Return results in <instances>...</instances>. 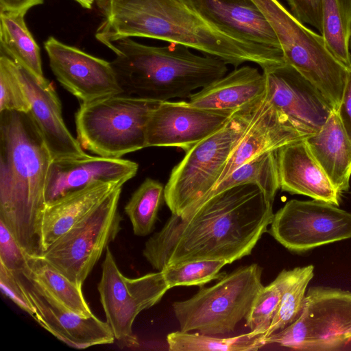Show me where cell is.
<instances>
[{
	"instance_id": "1",
	"label": "cell",
	"mask_w": 351,
	"mask_h": 351,
	"mask_svg": "<svg viewBox=\"0 0 351 351\" xmlns=\"http://www.w3.org/2000/svg\"><path fill=\"white\" fill-rule=\"evenodd\" d=\"M273 202L255 184L230 188L184 217L172 214L147 241L143 254L158 271L202 260L231 264L250 255L268 230Z\"/></svg>"
},
{
	"instance_id": "2",
	"label": "cell",
	"mask_w": 351,
	"mask_h": 351,
	"mask_svg": "<svg viewBox=\"0 0 351 351\" xmlns=\"http://www.w3.org/2000/svg\"><path fill=\"white\" fill-rule=\"evenodd\" d=\"M104 16L96 38L104 45L123 38L145 37L199 51L237 68L245 62L263 70L285 62L281 49L232 37L184 0H97Z\"/></svg>"
},
{
	"instance_id": "3",
	"label": "cell",
	"mask_w": 351,
	"mask_h": 351,
	"mask_svg": "<svg viewBox=\"0 0 351 351\" xmlns=\"http://www.w3.org/2000/svg\"><path fill=\"white\" fill-rule=\"evenodd\" d=\"M52 160L29 112H0V221L32 256L44 252L41 224Z\"/></svg>"
},
{
	"instance_id": "4",
	"label": "cell",
	"mask_w": 351,
	"mask_h": 351,
	"mask_svg": "<svg viewBox=\"0 0 351 351\" xmlns=\"http://www.w3.org/2000/svg\"><path fill=\"white\" fill-rule=\"evenodd\" d=\"M107 47L116 55L110 63L123 94L147 99L189 98L228 71L219 58L182 45L153 47L123 38Z\"/></svg>"
},
{
	"instance_id": "5",
	"label": "cell",
	"mask_w": 351,
	"mask_h": 351,
	"mask_svg": "<svg viewBox=\"0 0 351 351\" xmlns=\"http://www.w3.org/2000/svg\"><path fill=\"white\" fill-rule=\"evenodd\" d=\"M263 96L256 102L235 111L219 130L186 152L182 160L173 168L164 195L172 214L181 216L216 186L229 156L247 130Z\"/></svg>"
},
{
	"instance_id": "6",
	"label": "cell",
	"mask_w": 351,
	"mask_h": 351,
	"mask_svg": "<svg viewBox=\"0 0 351 351\" xmlns=\"http://www.w3.org/2000/svg\"><path fill=\"white\" fill-rule=\"evenodd\" d=\"M161 101L125 94L82 103L75 116L77 139L84 149L121 158L146 147V125Z\"/></svg>"
},
{
	"instance_id": "7",
	"label": "cell",
	"mask_w": 351,
	"mask_h": 351,
	"mask_svg": "<svg viewBox=\"0 0 351 351\" xmlns=\"http://www.w3.org/2000/svg\"><path fill=\"white\" fill-rule=\"evenodd\" d=\"M253 1L275 32L285 62L313 84L336 112L347 69L327 49L322 35L308 28L278 0Z\"/></svg>"
},
{
	"instance_id": "8",
	"label": "cell",
	"mask_w": 351,
	"mask_h": 351,
	"mask_svg": "<svg viewBox=\"0 0 351 351\" xmlns=\"http://www.w3.org/2000/svg\"><path fill=\"white\" fill-rule=\"evenodd\" d=\"M262 272L256 263L240 267L189 299L173 302L180 330L215 336L232 332L263 287Z\"/></svg>"
},
{
	"instance_id": "9",
	"label": "cell",
	"mask_w": 351,
	"mask_h": 351,
	"mask_svg": "<svg viewBox=\"0 0 351 351\" xmlns=\"http://www.w3.org/2000/svg\"><path fill=\"white\" fill-rule=\"evenodd\" d=\"M351 341V291L312 287L306 293L299 317L283 330L264 338L302 351H335Z\"/></svg>"
},
{
	"instance_id": "10",
	"label": "cell",
	"mask_w": 351,
	"mask_h": 351,
	"mask_svg": "<svg viewBox=\"0 0 351 351\" xmlns=\"http://www.w3.org/2000/svg\"><path fill=\"white\" fill-rule=\"evenodd\" d=\"M123 186L51 244L42 256L71 281L82 285L109 243L121 230L118 204Z\"/></svg>"
},
{
	"instance_id": "11",
	"label": "cell",
	"mask_w": 351,
	"mask_h": 351,
	"mask_svg": "<svg viewBox=\"0 0 351 351\" xmlns=\"http://www.w3.org/2000/svg\"><path fill=\"white\" fill-rule=\"evenodd\" d=\"M169 289L161 271L136 278L124 276L110 248L106 247L98 291L106 322L121 344L138 345L132 332L135 318L142 311L159 302Z\"/></svg>"
},
{
	"instance_id": "12",
	"label": "cell",
	"mask_w": 351,
	"mask_h": 351,
	"mask_svg": "<svg viewBox=\"0 0 351 351\" xmlns=\"http://www.w3.org/2000/svg\"><path fill=\"white\" fill-rule=\"evenodd\" d=\"M269 233L288 250L304 253L351 238V213L317 199L287 202L274 215Z\"/></svg>"
},
{
	"instance_id": "13",
	"label": "cell",
	"mask_w": 351,
	"mask_h": 351,
	"mask_svg": "<svg viewBox=\"0 0 351 351\" xmlns=\"http://www.w3.org/2000/svg\"><path fill=\"white\" fill-rule=\"evenodd\" d=\"M263 73L269 103L304 140L318 132L335 111L322 93L288 63Z\"/></svg>"
},
{
	"instance_id": "14",
	"label": "cell",
	"mask_w": 351,
	"mask_h": 351,
	"mask_svg": "<svg viewBox=\"0 0 351 351\" xmlns=\"http://www.w3.org/2000/svg\"><path fill=\"white\" fill-rule=\"evenodd\" d=\"M235 111L206 110L189 101H161L146 125L147 147H171L185 152L219 130Z\"/></svg>"
},
{
	"instance_id": "15",
	"label": "cell",
	"mask_w": 351,
	"mask_h": 351,
	"mask_svg": "<svg viewBox=\"0 0 351 351\" xmlns=\"http://www.w3.org/2000/svg\"><path fill=\"white\" fill-rule=\"evenodd\" d=\"M44 46L58 81L82 103L123 94L110 62L52 36Z\"/></svg>"
},
{
	"instance_id": "16",
	"label": "cell",
	"mask_w": 351,
	"mask_h": 351,
	"mask_svg": "<svg viewBox=\"0 0 351 351\" xmlns=\"http://www.w3.org/2000/svg\"><path fill=\"white\" fill-rule=\"evenodd\" d=\"M23 282L35 307L33 318L61 341L76 349L114 341V336L106 322L94 314L82 317L63 306L33 281L23 277Z\"/></svg>"
},
{
	"instance_id": "17",
	"label": "cell",
	"mask_w": 351,
	"mask_h": 351,
	"mask_svg": "<svg viewBox=\"0 0 351 351\" xmlns=\"http://www.w3.org/2000/svg\"><path fill=\"white\" fill-rule=\"evenodd\" d=\"M138 165L121 158L92 156L53 160L45 188L46 204L93 184L115 183L123 185L134 177Z\"/></svg>"
},
{
	"instance_id": "18",
	"label": "cell",
	"mask_w": 351,
	"mask_h": 351,
	"mask_svg": "<svg viewBox=\"0 0 351 351\" xmlns=\"http://www.w3.org/2000/svg\"><path fill=\"white\" fill-rule=\"evenodd\" d=\"M18 72L30 104L29 113L38 126L53 160L86 156L79 141L64 122L62 106L52 85L40 80L23 67Z\"/></svg>"
},
{
	"instance_id": "19",
	"label": "cell",
	"mask_w": 351,
	"mask_h": 351,
	"mask_svg": "<svg viewBox=\"0 0 351 351\" xmlns=\"http://www.w3.org/2000/svg\"><path fill=\"white\" fill-rule=\"evenodd\" d=\"M205 19L239 40L281 49L271 26L253 0H184Z\"/></svg>"
},
{
	"instance_id": "20",
	"label": "cell",
	"mask_w": 351,
	"mask_h": 351,
	"mask_svg": "<svg viewBox=\"0 0 351 351\" xmlns=\"http://www.w3.org/2000/svg\"><path fill=\"white\" fill-rule=\"evenodd\" d=\"M277 162L282 191L339 206L341 193L330 181L305 140L279 148Z\"/></svg>"
},
{
	"instance_id": "21",
	"label": "cell",
	"mask_w": 351,
	"mask_h": 351,
	"mask_svg": "<svg viewBox=\"0 0 351 351\" xmlns=\"http://www.w3.org/2000/svg\"><path fill=\"white\" fill-rule=\"evenodd\" d=\"M304 140L276 111L266 91L244 135L229 156L216 185L234 169L268 151Z\"/></svg>"
},
{
	"instance_id": "22",
	"label": "cell",
	"mask_w": 351,
	"mask_h": 351,
	"mask_svg": "<svg viewBox=\"0 0 351 351\" xmlns=\"http://www.w3.org/2000/svg\"><path fill=\"white\" fill-rule=\"evenodd\" d=\"M265 91L263 73L243 66L193 93L189 102L203 109L234 112L256 102Z\"/></svg>"
},
{
	"instance_id": "23",
	"label": "cell",
	"mask_w": 351,
	"mask_h": 351,
	"mask_svg": "<svg viewBox=\"0 0 351 351\" xmlns=\"http://www.w3.org/2000/svg\"><path fill=\"white\" fill-rule=\"evenodd\" d=\"M119 186L123 185L115 183L96 184L46 204L41 224L43 251L83 219Z\"/></svg>"
},
{
	"instance_id": "24",
	"label": "cell",
	"mask_w": 351,
	"mask_h": 351,
	"mask_svg": "<svg viewBox=\"0 0 351 351\" xmlns=\"http://www.w3.org/2000/svg\"><path fill=\"white\" fill-rule=\"evenodd\" d=\"M305 141L335 189L341 193L348 191L351 176V141L337 112L333 111L321 130Z\"/></svg>"
},
{
	"instance_id": "25",
	"label": "cell",
	"mask_w": 351,
	"mask_h": 351,
	"mask_svg": "<svg viewBox=\"0 0 351 351\" xmlns=\"http://www.w3.org/2000/svg\"><path fill=\"white\" fill-rule=\"evenodd\" d=\"M24 13L0 12L1 53L40 80L45 79L40 48L27 28Z\"/></svg>"
},
{
	"instance_id": "26",
	"label": "cell",
	"mask_w": 351,
	"mask_h": 351,
	"mask_svg": "<svg viewBox=\"0 0 351 351\" xmlns=\"http://www.w3.org/2000/svg\"><path fill=\"white\" fill-rule=\"evenodd\" d=\"M28 270L23 277L29 279L65 307L88 317L93 313L84 299L82 285L71 281L44 257L27 255Z\"/></svg>"
},
{
	"instance_id": "27",
	"label": "cell",
	"mask_w": 351,
	"mask_h": 351,
	"mask_svg": "<svg viewBox=\"0 0 351 351\" xmlns=\"http://www.w3.org/2000/svg\"><path fill=\"white\" fill-rule=\"evenodd\" d=\"M277 150L264 152L239 166L181 217L195 210L212 196L241 184H252L258 186L274 202L280 189Z\"/></svg>"
},
{
	"instance_id": "28",
	"label": "cell",
	"mask_w": 351,
	"mask_h": 351,
	"mask_svg": "<svg viewBox=\"0 0 351 351\" xmlns=\"http://www.w3.org/2000/svg\"><path fill=\"white\" fill-rule=\"evenodd\" d=\"M313 276L314 266L312 265L283 269L278 274L275 280L281 291L280 301L265 337L283 330L299 317L307 286Z\"/></svg>"
},
{
	"instance_id": "29",
	"label": "cell",
	"mask_w": 351,
	"mask_h": 351,
	"mask_svg": "<svg viewBox=\"0 0 351 351\" xmlns=\"http://www.w3.org/2000/svg\"><path fill=\"white\" fill-rule=\"evenodd\" d=\"M320 34L330 52L351 70V0H322Z\"/></svg>"
},
{
	"instance_id": "30",
	"label": "cell",
	"mask_w": 351,
	"mask_h": 351,
	"mask_svg": "<svg viewBox=\"0 0 351 351\" xmlns=\"http://www.w3.org/2000/svg\"><path fill=\"white\" fill-rule=\"evenodd\" d=\"M263 334L250 331L230 337H217L197 332H183L180 330L167 336L171 351H255L264 346Z\"/></svg>"
},
{
	"instance_id": "31",
	"label": "cell",
	"mask_w": 351,
	"mask_h": 351,
	"mask_svg": "<svg viewBox=\"0 0 351 351\" xmlns=\"http://www.w3.org/2000/svg\"><path fill=\"white\" fill-rule=\"evenodd\" d=\"M165 187L158 181L147 178L133 193L124 208L134 234L145 237L154 229L158 213L165 200Z\"/></svg>"
},
{
	"instance_id": "32",
	"label": "cell",
	"mask_w": 351,
	"mask_h": 351,
	"mask_svg": "<svg viewBox=\"0 0 351 351\" xmlns=\"http://www.w3.org/2000/svg\"><path fill=\"white\" fill-rule=\"evenodd\" d=\"M223 260H202L172 265L161 271L169 289L175 287H203L213 280H220L226 274L220 273L226 265Z\"/></svg>"
},
{
	"instance_id": "33",
	"label": "cell",
	"mask_w": 351,
	"mask_h": 351,
	"mask_svg": "<svg viewBox=\"0 0 351 351\" xmlns=\"http://www.w3.org/2000/svg\"><path fill=\"white\" fill-rule=\"evenodd\" d=\"M30 104L20 80L17 64L7 56H0V112H28Z\"/></svg>"
},
{
	"instance_id": "34",
	"label": "cell",
	"mask_w": 351,
	"mask_h": 351,
	"mask_svg": "<svg viewBox=\"0 0 351 351\" xmlns=\"http://www.w3.org/2000/svg\"><path fill=\"white\" fill-rule=\"evenodd\" d=\"M281 298L280 287L274 280L260 290L245 317V326L255 334L264 336L277 312Z\"/></svg>"
},
{
	"instance_id": "35",
	"label": "cell",
	"mask_w": 351,
	"mask_h": 351,
	"mask_svg": "<svg viewBox=\"0 0 351 351\" xmlns=\"http://www.w3.org/2000/svg\"><path fill=\"white\" fill-rule=\"evenodd\" d=\"M0 263L20 276H23L29 268L27 254L2 221H0Z\"/></svg>"
},
{
	"instance_id": "36",
	"label": "cell",
	"mask_w": 351,
	"mask_h": 351,
	"mask_svg": "<svg viewBox=\"0 0 351 351\" xmlns=\"http://www.w3.org/2000/svg\"><path fill=\"white\" fill-rule=\"evenodd\" d=\"M0 287L5 295L33 317L35 307L28 295L23 276L14 274L1 263Z\"/></svg>"
},
{
	"instance_id": "37",
	"label": "cell",
	"mask_w": 351,
	"mask_h": 351,
	"mask_svg": "<svg viewBox=\"0 0 351 351\" xmlns=\"http://www.w3.org/2000/svg\"><path fill=\"white\" fill-rule=\"evenodd\" d=\"M292 14L304 24L322 28V0H286Z\"/></svg>"
},
{
	"instance_id": "38",
	"label": "cell",
	"mask_w": 351,
	"mask_h": 351,
	"mask_svg": "<svg viewBox=\"0 0 351 351\" xmlns=\"http://www.w3.org/2000/svg\"><path fill=\"white\" fill-rule=\"evenodd\" d=\"M336 112L346 135L351 141V70H348L343 96Z\"/></svg>"
},
{
	"instance_id": "39",
	"label": "cell",
	"mask_w": 351,
	"mask_h": 351,
	"mask_svg": "<svg viewBox=\"0 0 351 351\" xmlns=\"http://www.w3.org/2000/svg\"><path fill=\"white\" fill-rule=\"evenodd\" d=\"M43 2L44 0H0V12L26 14L29 9Z\"/></svg>"
},
{
	"instance_id": "40",
	"label": "cell",
	"mask_w": 351,
	"mask_h": 351,
	"mask_svg": "<svg viewBox=\"0 0 351 351\" xmlns=\"http://www.w3.org/2000/svg\"><path fill=\"white\" fill-rule=\"evenodd\" d=\"M77 3H79L83 8H85L86 9H90L93 6V4L97 1V0H75Z\"/></svg>"
},
{
	"instance_id": "41",
	"label": "cell",
	"mask_w": 351,
	"mask_h": 351,
	"mask_svg": "<svg viewBox=\"0 0 351 351\" xmlns=\"http://www.w3.org/2000/svg\"><path fill=\"white\" fill-rule=\"evenodd\" d=\"M350 49L351 50V34H350Z\"/></svg>"
}]
</instances>
